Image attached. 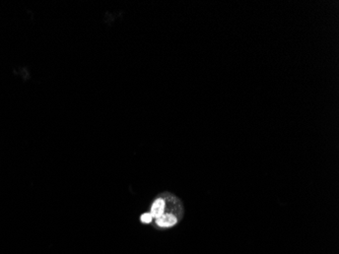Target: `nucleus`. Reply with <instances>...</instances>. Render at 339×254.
<instances>
[{"mask_svg": "<svg viewBox=\"0 0 339 254\" xmlns=\"http://www.w3.org/2000/svg\"><path fill=\"white\" fill-rule=\"evenodd\" d=\"M157 225L161 228H170L173 227L178 223V218L172 214H164L156 221Z\"/></svg>", "mask_w": 339, "mask_h": 254, "instance_id": "f257e3e1", "label": "nucleus"}, {"mask_svg": "<svg viewBox=\"0 0 339 254\" xmlns=\"http://www.w3.org/2000/svg\"><path fill=\"white\" fill-rule=\"evenodd\" d=\"M152 216L150 213H145L143 214L141 217H140V221L143 223V224H149L152 222Z\"/></svg>", "mask_w": 339, "mask_h": 254, "instance_id": "7ed1b4c3", "label": "nucleus"}, {"mask_svg": "<svg viewBox=\"0 0 339 254\" xmlns=\"http://www.w3.org/2000/svg\"><path fill=\"white\" fill-rule=\"evenodd\" d=\"M165 207H166V202L163 198H158L155 202L154 205L151 207V211L150 214L152 216V218H158L161 216H163L165 213Z\"/></svg>", "mask_w": 339, "mask_h": 254, "instance_id": "f03ea898", "label": "nucleus"}]
</instances>
